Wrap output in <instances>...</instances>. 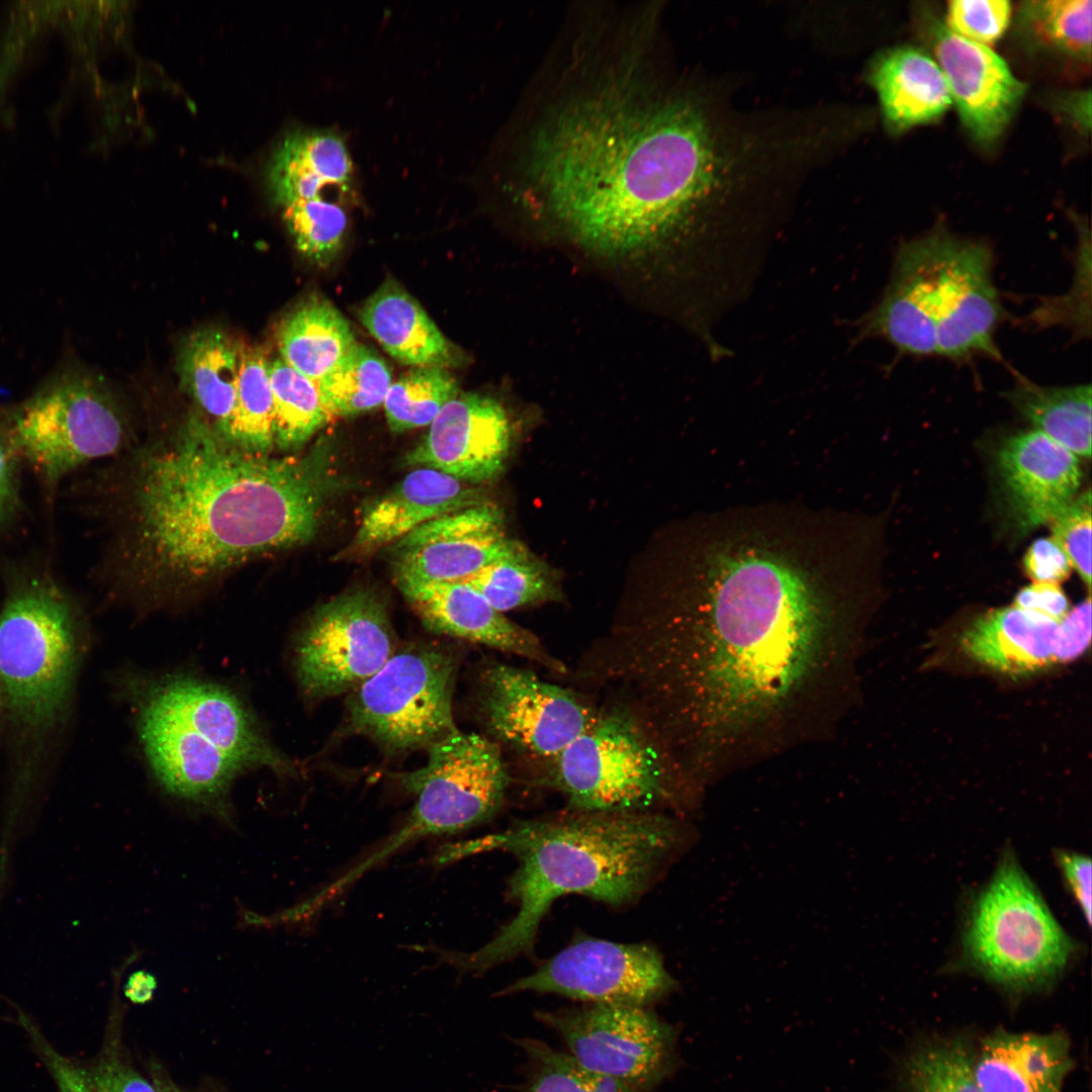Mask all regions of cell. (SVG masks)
Segmentation results:
<instances>
[{"mask_svg": "<svg viewBox=\"0 0 1092 1092\" xmlns=\"http://www.w3.org/2000/svg\"><path fill=\"white\" fill-rule=\"evenodd\" d=\"M851 534L833 513L713 514L691 597L667 620L599 639L601 681L680 756L762 723L809 681L843 623Z\"/></svg>", "mask_w": 1092, "mask_h": 1092, "instance_id": "obj_1", "label": "cell"}, {"mask_svg": "<svg viewBox=\"0 0 1092 1092\" xmlns=\"http://www.w3.org/2000/svg\"><path fill=\"white\" fill-rule=\"evenodd\" d=\"M728 89L620 82L572 102L533 139L528 184L593 251L686 240L722 275L760 234L780 186L770 129Z\"/></svg>", "mask_w": 1092, "mask_h": 1092, "instance_id": "obj_2", "label": "cell"}, {"mask_svg": "<svg viewBox=\"0 0 1092 1092\" xmlns=\"http://www.w3.org/2000/svg\"><path fill=\"white\" fill-rule=\"evenodd\" d=\"M332 454L253 453L198 416L143 460L133 493L135 553L175 584L311 540L335 488Z\"/></svg>", "mask_w": 1092, "mask_h": 1092, "instance_id": "obj_3", "label": "cell"}, {"mask_svg": "<svg viewBox=\"0 0 1092 1092\" xmlns=\"http://www.w3.org/2000/svg\"><path fill=\"white\" fill-rule=\"evenodd\" d=\"M0 861L37 825L73 732L91 634L51 556L0 557Z\"/></svg>", "mask_w": 1092, "mask_h": 1092, "instance_id": "obj_4", "label": "cell"}, {"mask_svg": "<svg viewBox=\"0 0 1092 1092\" xmlns=\"http://www.w3.org/2000/svg\"><path fill=\"white\" fill-rule=\"evenodd\" d=\"M696 833L659 813L578 812L526 820L508 830L446 845V862L489 849L518 859L509 883L512 920L475 951H441L462 972H483L529 951L552 904L569 894L620 906L639 898Z\"/></svg>", "mask_w": 1092, "mask_h": 1092, "instance_id": "obj_5", "label": "cell"}, {"mask_svg": "<svg viewBox=\"0 0 1092 1092\" xmlns=\"http://www.w3.org/2000/svg\"><path fill=\"white\" fill-rule=\"evenodd\" d=\"M13 432L25 468L53 520L65 483L88 463L113 455L124 428L111 392L97 376L62 366L30 395L10 405Z\"/></svg>", "mask_w": 1092, "mask_h": 1092, "instance_id": "obj_6", "label": "cell"}, {"mask_svg": "<svg viewBox=\"0 0 1092 1092\" xmlns=\"http://www.w3.org/2000/svg\"><path fill=\"white\" fill-rule=\"evenodd\" d=\"M545 785L572 811L654 813L678 785L658 748L624 708H598L589 726L550 760Z\"/></svg>", "mask_w": 1092, "mask_h": 1092, "instance_id": "obj_7", "label": "cell"}, {"mask_svg": "<svg viewBox=\"0 0 1092 1092\" xmlns=\"http://www.w3.org/2000/svg\"><path fill=\"white\" fill-rule=\"evenodd\" d=\"M1074 948L1016 858L1005 854L972 905L963 937L967 963L1004 987L1028 989L1056 978Z\"/></svg>", "mask_w": 1092, "mask_h": 1092, "instance_id": "obj_8", "label": "cell"}, {"mask_svg": "<svg viewBox=\"0 0 1092 1092\" xmlns=\"http://www.w3.org/2000/svg\"><path fill=\"white\" fill-rule=\"evenodd\" d=\"M427 749L424 766L395 776L417 798L411 814L379 850L354 869L358 876L413 841L478 825L502 806L510 778L493 740L456 728Z\"/></svg>", "mask_w": 1092, "mask_h": 1092, "instance_id": "obj_9", "label": "cell"}, {"mask_svg": "<svg viewBox=\"0 0 1092 1092\" xmlns=\"http://www.w3.org/2000/svg\"><path fill=\"white\" fill-rule=\"evenodd\" d=\"M456 662L451 653L415 645L393 655L352 692L348 728L387 754L428 748L454 729Z\"/></svg>", "mask_w": 1092, "mask_h": 1092, "instance_id": "obj_10", "label": "cell"}, {"mask_svg": "<svg viewBox=\"0 0 1092 1092\" xmlns=\"http://www.w3.org/2000/svg\"><path fill=\"white\" fill-rule=\"evenodd\" d=\"M534 1017L582 1067L638 1092L653 1091L679 1067L677 1028L647 1007L584 1004Z\"/></svg>", "mask_w": 1092, "mask_h": 1092, "instance_id": "obj_11", "label": "cell"}, {"mask_svg": "<svg viewBox=\"0 0 1092 1092\" xmlns=\"http://www.w3.org/2000/svg\"><path fill=\"white\" fill-rule=\"evenodd\" d=\"M385 606L372 590L346 592L318 607L293 646L301 693L322 700L353 692L394 653Z\"/></svg>", "mask_w": 1092, "mask_h": 1092, "instance_id": "obj_12", "label": "cell"}, {"mask_svg": "<svg viewBox=\"0 0 1092 1092\" xmlns=\"http://www.w3.org/2000/svg\"><path fill=\"white\" fill-rule=\"evenodd\" d=\"M677 982L662 956L647 943L583 938L497 993H550L584 1004L649 1007L664 999Z\"/></svg>", "mask_w": 1092, "mask_h": 1092, "instance_id": "obj_13", "label": "cell"}, {"mask_svg": "<svg viewBox=\"0 0 1092 1092\" xmlns=\"http://www.w3.org/2000/svg\"><path fill=\"white\" fill-rule=\"evenodd\" d=\"M477 702L480 717L496 740L545 761L580 735L598 713L576 692L504 662L481 670Z\"/></svg>", "mask_w": 1092, "mask_h": 1092, "instance_id": "obj_14", "label": "cell"}, {"mask_svg": "<svg viewBox=\"0 0 1092 1092\" xmlns=\"http://www.w3.org/2000/svg\"><path fill=\"white\" fill-rule=\"evenodd\" d=\"M994 255L983 242L937 226L932 318L937 356L963 363L1002 362L996 332L1005 310L993 278Z\"/></svg>", "mask_w": 1092, "mask_h": 1092, "instance_id": "obj_15", "label": "cell"}, {"mask_svg": "<svg viewBox=\"0 0 1092 1092\" xmlns=\"http://www.w3.org/2000/svg\"><path fill=\"white\" fill-rule=\"evenodd\" d=\"M134 688L138 733L158 785L179 801L229 819L231 789L242 767L141 686Z\"/></svg>", "mask_w": 1092, "mask_h": 1092, "instance_id": "obj_16", "label": "cell"}, {"mask_svg": "<svg viewBox=\"0 0 1092 1092\" xmlns=\"http://www.w3.org/2000/svg\"><path fill=\"white\" fill-rule=\"evenodd\" d=\"M515 541L492 504L464 508L417 527L389 545L394 583L405 590L467 578L505 555Z\"/></svg>", "mask_w": 1092, "mask_h": 1092, "instance_id": "obj_17", "label": "cell"}, {"mask_svg": "<svg viewBox=\"0 0 1092 1092\" xmlns=\"http://www.w3.org/2000/svg\"><path fill=\"white\" fill-rule=\"evenodd\" d=\"M244 771L268 768L280 777L298 766L269 739L249 706L232 690L186 674L140 685Z\"/></svg>", "mask_w": 1092, "mask_h": 1092, "instance_id": "obj_18", "label": "cell"}, {"mask_svg": "<svg viewBox=\"0 0 1092 1092\" xmlns=\"http://www.w3.org/2000/svg\"><path fill=\"white\" fill-rule=\"evenodd\" d=\"M509 448L510 427L503 406L491 397L466 392L442 408L402 463L478 484L502 472Z\"/></svg>", "mask_w": 1092, "mask_h": 1092, "instance_id": "obj_19", "label": "cell"}, {"mask_svg": "<svg viewBox=\"0 0 1092 1092\" xmlns=\"http://www.w3.org/2000/svg\"><path fill=\"white\" fill-rule=\"evenodd\" d=\"M925 24L964 125L978 142H995L1022 100L1024 83L987 46L956 34L933 15Z\"/></svg>", "mask_w": 1092, "mask_h": 1092, "instance_id": "obj_20", "label": "cell"}, {"mask_svg": "<svg viewBox=\"0 0 1092 1092\" xmlns=\"http://www.w3.org/2000/svg\"><path fill=\"white\" fill-rule=\"evenodd\" d=\"M996 460L1006 504L1020 534L1051 523L1074 499L1081 483L1078 457L1035 429L1004 439Z\"/></svg>", "mask_w": 1092, "mask_h": 1092, "instance_id": "obj_21", "label": "cell"}, {"mask_svg": "<svg viewBox=\"0 0 1092 1092\" xmlns=\"http://www.w3.org/2000/svg\"><path fill=\"white\" fill-rule=\"evenodd\" d=\"M401 594L423 624L435 633L521 656L556 674L568 672L534 633L496 611L467 582L432 583Z\"/></svg>", "mask_w": 1092, "mask_h": 1092, "instance_id": "obj_22", "label": "cell"}, {"mask_svg": "<svg viewBox=\"0 0 1092 1092\" xmlns=\"http://www.w3.org/2000/svg\"><path fill=\"white\" fill-rule=\"evenodd\" d=\"M931 248L926 235L902 243L896 251L889 282L879 301L853 326L854 343L880 339L899 355L937 356L935 329L929 315Z\"/></svg>", "mask_w": 1092, "mask_h": 1092, "instance_id": "obj_23", "label": "cell"}, {"mask_svg": "<svg viewBox=\"0 0 1092 1092\" xmlns=\"http://www.w3.org/2000/svg\"><path fill=\"white\" fill-rule=\"evenodd\" d=\"M482 496L470 483L417 467L365 508L356 533L337 558L367 557L426 522L485 503Z\"/></svg>", "mask_w": 1092, "mask_h": 1092, "instance_id": "obj_24", "label": "cell"}, {"mask_svg": "<svg viewBox=\"0 0 1092 1092\" xmlns=\"http://www.w3.org/2000/svg\"><path fill=\"white\" fill-rule=\"evenodd\" d=\"M972 1068L982 1092H1062L1073 1068L1070 1041L1061 1031L999 1030L983 1040Z\"/></svg>", "mask_w": 1092, "mask_h": 1092, "instance_id": "obj_25", "label": "cell"}, {"mask_svg": "<svg viewBox=\"0 0 1092 1092\" xmlns=\"http://www.w3.org/2000/svg\"><path fill=\"white\" fill-rule=\"evenodd\" d=\"M884 121L901 131L941 116L952 99L938 64L924 51L897 47L878 53L867 69Z\"/></svg>", "mask_w": 1092, "mask_h": 1092, "instance_id": "obj_26", "label": "cell"}, {"mask_svg": "<svg viewBox=\"0 0 1092 1092\" xmlns=\"http://www.w3.org/2000/svg\"><path fill=\"white\" fill-rule=\"evenodd\" d=\"M1059 624L1015 606L995 609L965 629L960 645L966 655L990 669L1028 674L1056 663Z\"/></svg>", "mask_w": 1092, "mask_h": 1092, "instance_id": "obj_27", "label": "cell"}, {"mask_svg": "<svg viewBox=\"0 0 1092 1092\" xmlns=\"http://www.w3.org/2000/svg\"><path fill=\"white\" fill-rule=\"evenodd\" d=\"M16 1022L54 1080L58 1092H157L152 1079L133 1065L122 1040L120 1018L114 1008L97 1054L78 1060L62 1054L40 1027L15 1006Z\"/></svg>", "mask_w": 1092, "mask_h": 1092, "instance_id": "obj_28", "label": "cell"}, {"mask_svg": "<svg viewBox=\"0 0 1092 1092\" xmlns=\"http://www.w3.org/2000/svg\"><path fill=\"white\" fill-rule=\"evenodd\" d=\"M268 177L275 201L285 208L324 197L328 187L349 193L353 167L346 144L338 134L297 131L277 149Z\"/></svg>", "mask_w": 1092, "mask_h": 1092, "instance_id": "obj_29", "label": "cell"}, {"mask_svg": "<svg viewBox=\"0 0 1092 1092\" xmlns=\"http://www.w3.org/2000/svg\"><path fill=\"white\" fill-rule=\"evenodd\" d=\"M363 326L399 362L445 367L452 346L419 302L399 284L385 281L359 311Z\"/></svg>", "mask_w": 1092, "mask_h": 1092, "instance_id": "obj_30", "label": "cell"}, {"mask_svg": "<svg viewBox=\"0 0 1092 1092\" xmlns=\"http://www.w3.org/2000/svg\"><path fill=\"white\" fill-rule=\"evenodd\" d=\"M244 345L218 329L193 333L183 346L178 373L185 391L216 430L231 416Z\"/></svg>", "mask_w": 1092, "mask_h": 1092, "instance_id": "obj_31", "label": "cell"}, {"mask_svg": "<svg viewBox=\"0 0 1092 1092\" xmlns=\"http://www.w3.org/2000/svg\"><path fill=\"white\" fill-rule=\"evenodd\" d=\"M340 311L325 299H310L288 314L278 330L281 359L318 381L356 344Z\"/></svg>", "mask_w": 1092, "mask_h": 1092, "instance_id": "obj_32", "label": "cell"}, {"mask_svg": "<svg viewBox=\"0 0 1092 1092\" xmlns=\"http://www.w3.org/2000/svg\"><path fill=\"white\" fill-rule=\"evenodd\" d=\"M1091 384L1043 386L1018 375L1004 397L1033 429L1074 455H1091Z\"/></svg>", "mask_w": 1092, "mask_h": 1092, "instance_id": "obj_33", "label": "cell"}, {"mask_svg": "<svg viewBox=\"0 0 1092 1092\" xmlns=\"http://www.w3.org/2000/svg\"><path fill=\"white\" fill-rule=\"evenodd\" d=\"M268 360L257 347L244 345L233 412L217 433L243 450L271 454L274 448V404Z\"/></svg>", "mask_w": 1092, "mask_h": 1092, "instance_id": "obj_34", "label": "cell"}, {"mask_svg": "<svg viewBox=\"0 0 1092 1092\" xmlns=\"http://www.w3.org/2000/svg\"><path fill=\"white\" fill-rule=\"evenodd\" d=\"M461 581L477 589L500 613L560 598L546 566L518 542L505 555Z\"/></svg>", "mask_w": 1092, "mask_h": 1092, "instance_id": "obj_35", "label": "cell"}, {"mask_svg": "<svg viewBox=\"0 0 1092 1092\" xmlns=\"http://www.w3.org/2000/svg\"><path fill=\"white\" fill-rule=\"evenodd\" d=\"M274 404V448L301 449L331 420L316 382L281 358L268 364Z\"/></svg>", "mask_w": 1092, "mask_h": 1092, "instance_id": "obj_36", "label": "cell"}, {"mask_svg": "<svg viewBox=\"0 0 1092 1092\" xmlns=\"http://www.w3.org/2000/svg\"><path fill=\"white\" fill-rule=\"evenodd\" d=\"M391 383V373L384 360L358 343L316 381L331 419L358 416L383 404Z\"/></svg>", "mask_w": 1092, "mask_h": 1092, "instance_id": "obj_37", "label": "cell"}, {"mask_svg": "<svg viewBox=\"0 0 1092 1092\" xmlns=\"http://www.w3.org/2000/svg\"><path fill=\"white\" fill-rule=\"evenodd\" d=\"M458 394V384L445 367H414L392 382L385 395L389 430L399 434L429 426Z\"/></svg>", "mask_w": 1092, "mask_h": 1092, "instance_id": "obj_38", "label": "cell"}, {"mask_svg": "<svg viewBox=\"0 0 1092 1092\" xmlns=\"http://www.w3.org/2000/svg\"><path fill=\"white\" fill-rule=\"evenodd\" d=\"M511 1039L526 1060L522 1092H638L587 1070L569 1054L544 1040L530 1036Z\"/></svg>", "mask_w": 1092, "mask_h": 1092, "instance_id": "obj_39", "label": "cell"}, {"mask_svg": "<svg viewBox=\"0 0 1092 1092\" xmlns=\"http://www.w3.org/2000/svg\"><path fill=\"white\" fill-rule=\"evenodd\" d=\"M1091 6V0L1027 1L1020 8L1021 23L1038 42L1089 64Z\"/></svg>", "mask_w": 1092, "mask_h": 1092, "instance_id": "obj_40", "label": "cell"}, {"mask_svg": "<svg viewBox=\"0 0 1092 1092\" xmlns=\"http://www.w3.org/2000/svg\"><path fill=\"white\" fill-rule=\"evenodd\" d=\"M284 220L298 252L318 265L336 256L348 226L345 210L324 197L285 207Z\"/></svg>", "mask_w": 1092, "mask_h": 1092, "instance_id": "obj_41", "label": "cell"}, {"mask_svg": "<svg viewBox=\"0 0 1092 1092\" xmlns=\"http://www.w3.org/2000/svg\"><path fill=\"white\" fill-rule=\"evenodd\" d=\"M1075 254V277L1069 293L1042 300L1029 315V321L1040 328L1063 326L1071 330L1078 338H1089L1091 331L1090 286L1091 248L1089 230L1082 228Z\"/></svg>", "mask_w": 1092, "mask_h": 1092, "instance_id": "obj_42", "label": "cell"}, {"mask_svg": "<svg viewBox=\"0 0 1092 1092\" xmlns=\"http://www.w3.org/2000/svg\"><path fill=\"white\" fill-rule=\"evenodd\" d=\"M912 1092H982L972 1059L957 1043H940L922 1051L909 1069Z\"/></svg>", "mask_w": 1092, "mask_h": 1092, "instance_id": "obj_43", "label": "cell"}, {"mask_svg": "<svg viewBox=\"0 0 1092 1092\" xmlns=\"http://www.w3.org/2000/svg\"><path fill=\"white\" fill-rule=\"evenodd\" d=\"M24 470L10 405L0 406V540L13 537L25 523L28 510L22 489Z\"/></svg>", "mask_w": 1092, "mask_h": 1092, "instance_id": "obj_44", "label": "cell"}, {"mask_svg": "<svg viewBox=\"0 0 1092 1092\" xmlns=\"http://www.w3.org/2000/svg\"><path fill=\"white\" fill-rule=\"evenodd\" d=\"M1091 492L1074 499L1051 522L1054 541L1061 547L1088 589L1091 586Z\"/></svg>", "mask_w": 1092, "mask_h": 1092, "instance_id": "obj_45", "label": "cell"}, {"mask_svg": "<svg viewBox=\"0 0 1092 1092\" xmlns=\"http://www.w3.org/2000/svg\"><path fill=\"white\" fill-rule=\"evenodd\" d=\"M1011 16L1007 0H952L947 4L946 27L983 46L992 44L1005 32Z\"/></svg>", "mask_w": 1092, "mask_h": 1092, "instance_id": "obj_46", "label": "cell"}, {"mask_svg": "<svg viewBox=\"0 0 1092 1092\" xmlns=\"http://www.w3.org/2000/svg\"><path fill=\"white\" fill-rule=\"evenodd\" d=\"M1022 563L1025 573L1034 582L1059 584L1072 570L1069 558L1052 537L1033 541Z\"/></svg>", "mask_w": 1092, "mask_h": 1092, "instance_id": "obj_47", "label": "cell"}, {"mask_svg": "<svg viewBox=\"0 0 1092 1092\" xmlns=\"http://www.w3.org/2000/svg\"><path fill=\"white\" fill-rule=\"evenodd\" d=\"M1090 640L1091 600L1088 597L1070 611L1059 624L1054 649L1056 663H1064L1078 658L1089 647Z\"/></svg>", "mask_w": 1092, "mask_h": 1092, "instance_id": "obj_48", "label": "cell"}, {"mask_svg": "<svg viewBox=\"0 0 1092 1092\" xmlns=\"http://www.w3.org/2000/svg\"><path fill=\"white\" fill-rule=\"evenodd\" d=\"M1015 607L1061 622L1070 612L1069 600L1059 584L1033 582L1021 588L1014 599Z\"/></svg>", "mask_w": 1092, "mask_h": 1092, "instance_id": "obj_49", "label": "cell"}, {"mask_svg": "<svg viewBox=\"0 0 1092 1092\" xmlns=\"http://www.w3.org/2000/svg\"><path fill=\"white\" fill-rule=\"evenodd\" d=\"M1061 873L1088 924L1091 923V859L1081 853L1059 850Z\"/></svg>", "mask_w": 1092, "mask_h": 1092, "instance_id": "obj_50", "label": "cell"}, {"mask_svg": "<svg viewBox=\"0 0 1092 1092\" xmlns=\"http://www.w3.org/2000/svg\"><path fill=\"white\" fill-rule=\"evenodd\" d=\"M156 987L157 982L152 974L138 971L127 979L124 993L132 1003H146L153 997Z\"/></svg>", "mask_w": 1092, "mask_h": 1092, "instance_id": "obj_51", "label": "cell"}, {"mask_svg": "<svg viewBox=\"0 0 1092 1092\" xmlns=\"http://www.w3.org/2000/svg\"><path fill=\"white\" fill-rule=\"evenodd\" d=\"M150 1078L154 1082L157 1092H194L187 1090L178 1085L169 1074L157 1063H152L150 1068Z\"/></svg>", "mask_w": 1092, "mask_h": 1092, "instance_id": "obj_52", "label": "cell"}]
</instances>
